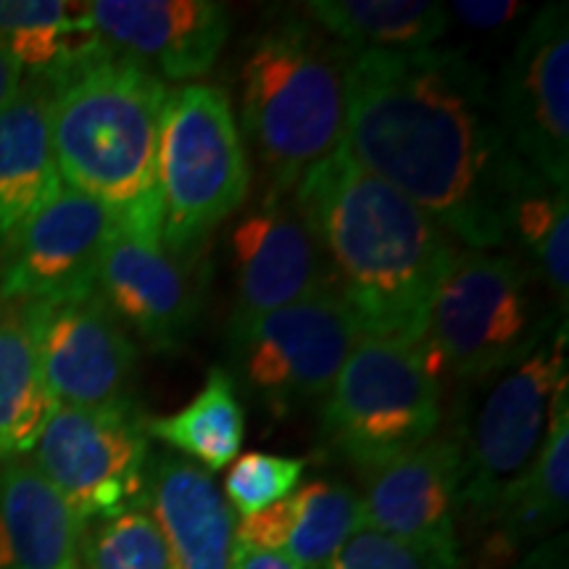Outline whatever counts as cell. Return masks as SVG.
<instances>
[{"instance_id":"obj_12","label":"cell","mask_w":569,"mask_h":569,"mask_svg":"<svg viewBox=\"0 0 569 569\" xmlns=\"http://www.w3.org/2000/svg\"><path fill=\"white\" fill-rule=\"evenodd\" d=\"M117 217L96 198L67 188L6 238L0 298L53 303L96 296L98 272Z\"/></svg>"},{"instance_id":"obj_29","label":"cell","mask_w":569,"mask_h":569,"mask_svg":"<svg viewBox=\"0 0 569 569\" xmlns=\"http://www.w3.org/2000/svg\"><path fill=\"white\" fill-rule=\"evenodd\" d=\"M306 469V459L248 451L232 461L224 478V498L234 515L253 517L293 493Z\"/></svg>"},{"instance_id":"obj_30","label":"cell","mask_w":569,"mask_h":569,"mask_svg":"<svg viewBox=\"0 0 569 569\" xmlns=\"http://www.w3.org/2000/svg\"><path fill=\"white\" fill-rule=\"evenodd\" d=\"M459 551H438L359 528L325 569H459Z\"/></svg>"},{"instance_id":"obj_2","label":"cell","mask_w":569,"mask_h":569,"mask_svg":"<svg viewBox=\"0 0 569 569\" xmlns=\"http://www.w3.org/2000/svg\"><path fill=\"white\" fill-rule=\"evenodd\" d=\"M293 201L315 230L332 293L361 338L417 346L440 284L459 256L457 240L340 148L309 169Z\"/></svg>"},{"instance_id":"obj_19","label":"cell","mask_w":569,"mask_h":569,"mask_svg":"<svg viewBox=\"0 0 569 569\" xmlns=\"http://www.w3.org/2000/svg\"><path fill=\"white\" fill-rule=\"evenodd\" d=\"M361 528V498L336 480H311L253 517L238 519L234 538L248 549L280 553L301 569H325Z\"/></svg>"},{"instance_id":"obj_17","label":"cell","mask_w":569,"mask_h":569,"mask_svg":"<svg viewBox=\"0 0 569 569\" xmlns=\"http://www.w3.org/2000/svg\"><path fill=\"white\" fill-rule=\"evenodd\" d=\"M361 478V528L427 549L459 551L457 519L465 478L459 438H430Z\"/></svg>"},{"instance_id":"obj_10","label":"cell","mask_w":569,"mask_h":569,"mask_svg":"<svg viewBox=\"0 0 569 569\" xmlns=\"http://www.w3.org/2000/svg\"><path fill=\"white\" fill-rule=\"evenodd\" d=\"M234 382H243L274 417L322 401L361 340L351 311L325 290L251 322L230 327Z\"/></svg>"},{"instance_id":"obj_5","label":"cell","mask_w":569,"mask_h":569,"mask_svg":"<svg viewBox=\"0 0 569 569\" xmlns=\"http://www.w3.org/2000/svg\"><path fill=\"white\" fill-rule=\"evenodd\" d=\"M557 319L522 259L459 251L417 348L438 382L451 377L461 386H482L543 346L559 327Z\"/></svg>"},{"instance_id":"obj_20","label":"cell","mask_w":569,"mask_h":569,"mask_svg":"<svg viewBox=\"0 0 569 569\" xmlns=\"http://www.w3.org/2000/svg\"><path fill=\"white\" fill-rule=\"evenodd\" d=\"M82 532L32 459L0 465V569H80Z\"/></svg>"},{"instance_id":"obj_24","label":"cell","mask_w":569,"mask_h":569,"mask_svg":"<svg viewBox=\"0 0 569 569\" xmlns=\"http://www.w3.org/2000/svg\"><path fill=\"white\" fill-rule=\"evenodd\" d=\"M101 48L88 3L0 0V51L27 77H53Z\"/></svg>"},{"instance_id":"obj_15","label":"cell","mask_w":569,"mask_h":569,"mask_svg":"<svg viewBox=\"0 0 569 569\" xmlns=\"http://www.w3.org/2000/svg\"><path fill=\"white\" fill-rule=\"evenodd\" d=\"M96 296L156 353L182 351L201 309L198 282L180 256L169 253L159 234L119 224L106 246Z\"/></svg>"},{"instance_id":"obj_9","label":"cell","mask_w":569,"mask_h":569,"mask_svg":"<svg viewBox=\"0 0 569 569\" xmlns=\"http://www.w3.org/2000/svg\"><path fill=\"white\" fill-rule=\"evenodd\" d=\"M148 461V417L130 396L106 407H56L32 448V465L84 528L138 507Z\"/></svg>"},{"instance_id":"obj_32","label":"cell","mask_w":569,"mask_h":569,"mask_svg":"<svg viewBox=\"0 0 569 569\" xmlns=\"http://www.w3.org/2000/svg\"><path fill=\"white\" fill-rule=\"evenodd\" d=\"M232 569H301L290 559L280 557V553L248 549V546L234 543V561Z\"/></svg>"},{"instance_id":"obj_11","label":"cell","mask_w":569,"mask_h":569,"mask_svg":"<svg viewBox=\"0 0 569 569\" xmlns=\"http://www.w3.org/2000/svg\"><path fill=\"white\" fill-rule=\"evenodd\" d=\"M503 130L519 159L553 188H569V13H532L496 88Z\"/></svg>"},{"instance_id":"obj_22","label":"cell","mask_w":569,"mask_h":569,"mask_svg":"<svg viewBox=\"0 0 569 569\" xmlns=\"http://www.w3.org/2000/svg\"><path fill=\"white\" fill-rule=\"evenodd\" d=\"M569 507V382H559L549 407L543 446L522 480L503 496L490 525V557H515L530 540L565 525Z\"/></svg>"},{"instance_id":"obj_14","label":"cell","mask_w":569,"mask_h":569,"mask_svg":"<svg viewBox=\"0 0 569 569\" xmlns=\"http://www.w3.org/2000/svg\"><path fill=\"white\" fill-rule=\"evenodd\" d=\"M230 251L234 277L230 327L332 290L322 246L293 196L269 190L264 201L232 227Z\"/></svg>"},{"instance_id":"obj_18","label":"cell","mask_w":569,"mask_h":569,"mask_svg":"<svg viewBox=\"0 0 569 569\" xmlns=\"http://www.w3.org/2000/svg\"><path fill=\"white\" fill-rule=\"evenodd\" d=\"M140 503L167 540L172 569H232L238 517L211 472L177 453L151 457Z\"/></svg>"},{"instance_id":"obj_23","label":"cell","mask_w":569,"mask_h":569,"mask_svg":"<svg viewBox=\"0 0 569 569\" xmlns=\"http://www.w3.org/2000/svg\"><path fill=\"white\" fill-rule=\"evenodd\" d=\"M306 17L353 51H419L438 46L448 9L430 0H311Z\"/></svg>"},{"instance_id":"obj_6","label":"cell","mask_w":569,"mask_h":569,"mask_svg":"<svg viewBox=\"0 0 569 569\" xmlns=\"http://www.w3.org/2000/svg\"><path fill=\"white\" fill-rule=\"evenodd\" d=\"M161 243L193 256L251 190V163L230 96L217 84L190 82L163 98L156 159Z\"/></svg>"},{"instance_id":"obj_25","label":"cell","mask_w":569,"mask_h":569,"mask_svg":"<svg viewBox=\"0 0 569 569\" xmlns=\"http://www.w3.org/2000/svg\"><path fill=\"white\" fill-rule=\"evenodd\" d=\"M53 411L24 306L0 298V465L32 453Z\"/></svg>"},{"instance_id":"obj_16","label":"cell","mask_w":569,"mask_h":569,"mask_svg":"<svg viewBox=\"0 0 569 569\" xmlns=\"http://www.w3.org/2000/svg\"><path fill=\"white\" fill-rule=\"evenodd\" d=\"M88 13L103 51L161 82L209 74L232 30L213 0H96Z\"/></svg>"},{"instance_id":"obj_26","label":"cell","mask_w":569,"mask_h":569,"mask_svg":"<svg viewBox=\"0 0 569 569\" xmlns=\"http://www.w3.org/2000/svg\"><path fill=\"white\" fill-rule=\"evenodd\" d=\"M148 436L161 440L182 459L219 472L238 459L246 438V409L238 382L222 367H211L203 388L190 403L167 417H148Z\"/></svg>"},{"instance_id":"obj_21","label":"cell","mask_w":569,"mask_h":569,"mask_svg":"<svg viewBox=\"0 0 569 569\" xmlns=\"http://www.w3.org/2000/svg\"><path fill=\"white\" fill-rule=\"evenodd\" d=\"M51 140V90L24 77L0 111V240L17 232L61 190Z\"/></svg>"},{"instance_id":"obj_13","label":"cell","mask_w":569,"mask_h":569,"mask_svg":"<svg viewBox=\"0 0 569 569\" xmlns=\"http://www.w3.org/2000/svg\"><path fill=\"white\" fill-rule=\"evenodd\" d=\"M24 317L56 407H106L127 396L138 348L101 298L30 303Z\"/></svg>"},{"instance_id":"obj_31","label":"cell","mask_w":569,"mask_h":569,"mask_svg":"<svg viewBox=\"0 0 569 569\" xmlns=\"http://www.w3.org/2000/svg\"><path fill=\"white\" fill-rule=\"evenodd\" d=\"M446 9L448 17L459 19L469 30H501L522 13L525 6L515 0H453Z\"/></svg>"},{"instance_id":"obj_27","label":"cell","mask_w":569,"mask_h":569,"mask_svg":"<svg viewBox=\"0 0 569 569\" xmlns=\"http://www.w3.org/2000/svg\"><path fill=\"white\" fill-rule=\"evenodd\" d=\"M509 240L522 248L525 264L549 290L559 317L569 303V203L567 190L540 177L517 198L509 217Z\"/></svg>"},{"instance_id":"obj_28","label":"cell","mask_w":569,"mask_h":569,"mask_svg":"<svg viewBox=\"0 0 569 569\" xmlns=\"http://www.w3.org/2000/svg\"><path fill=\"white\" fill-rule=\"evenodd\" d=\"M80 569H172V557L151 511L138 503L84 528Z\"/></svg>"},{"instance_id":"obj_33","label":"cell","mask_w":569,"mask_h":569,"mask_svg":"<svg viewBox=\"0 0 569 569\" xmlns=\"http://www.w3.org/2000/svg\"><path fill=\"white\" fill-rule=\"evenodd\" d=\"M21 80H24V71H21L19 63L6 51H0V111L17 96Z\"/></svg>"},{"instance_id":"obj_7","label":"cell","mask_w":569,"mask_h":569,"mask_svg":"<svg viewBox=\"0 0 569 569\" xmlns=\"http://www.w3.org/2000/svg\"><path fill=\"white\" fill-rule=\"evenodd\" d=\"M440 382L417 346L361 338L322 398L319 432L361 475L438 436Z\"/></svg>"},{"instance_id":"obj_3","label":"cell","mask_w":569,"mask_h":569,"mask_svg":"<svg viewBox=\"0 0 569 569\" xmlns=\"http://www.w3.org/2000/svg\"><path fill=\"white\" fill-rule=\"evenodd\" d=\"M46 82L61 182L103 203L124 230L161 238L156 159L167 84L103 46Z\"/></svg>"},{"instance_id":"obj_1","label":"cell","mask_w":569,"mask_h":569,"mask_svg":"<svg viewBox=\"0 0 569 569\" xmlns=\"http://www.w3.org/2000/svg\"><path fill=\"white\" fill-rule=\"evenodd\" d=\"M340 48L353 161L467 251L507 246L511 209L540 174L509 142L486 69L461 48Z\"/></svg>"},{"instance_id":"obj_4","label":"cell","mask_w":569,"mask_h":569,"mask_svg":"<svg viewBox=\"0 0 569 569\" xmlns=\"http://www.w3.org/2000/svg\"><path fill=\"white\" fill-rule=\"evenodd\" d=\"M248 142L277 193L340 148L346 134L343 48L303 19H282L248 46L240 63Z\"/></svg>"},{"instance_id":"obj_8","label":"cell","mask_w":569,"mask_h":569,"mask_svg":"<svg viewBox=\"0 0 569 569\" xmlns=\"http://www.w3.org/2000/svg\"><path fill=\"white\" fill-rule=\"evenodd\" d=\"M567 322L522 365L490 380L459 436L461 511L488 525L503 496L528 475L543 446L553 390L567 380Z\"/></svg>"}]
</instances>
